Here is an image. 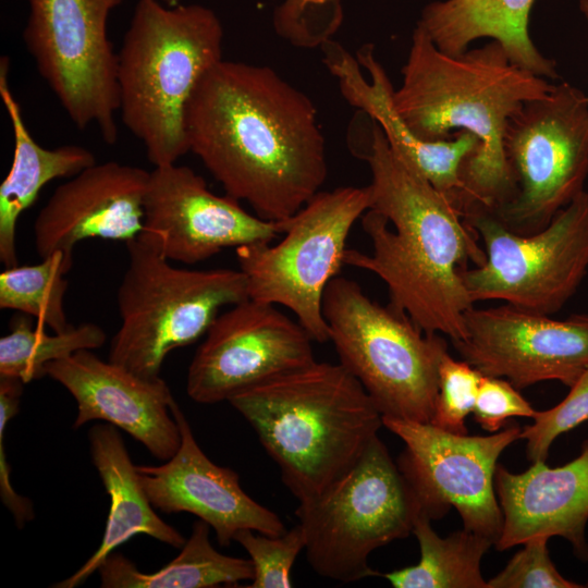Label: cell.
<instances>
[{
    "mask_svg": "<svg viewBox=\"0 0 588 588\" xmlns=\"http://www.w3.org/2000/svg\"><path fill=\"white\" fill-rule=\"evenodd\" d=\"M9 59L0 60V97L11 122L14 152L10 171L0 185V261L17 266L15 232L19 217L56 179H70L96 163L93 151L78 145L53 149L40 146L28 132L22 110L9 86Z\"/></svg>",
    "mask_w": 588,
    "mask_h": 588,
    "instance_id": "cell-24",
    "label": "cell"
},
{
    "mask_svg": "<svg viewBox=\"0 0 588 588\" xmlns=\"http://www.w3.org/2000/svg\"><path fill=\"white\" fill-rule=\"evenodd\" d=\"M413 534L418 540L417 564L380 574L394 588H489L480 564L493 541L463 528L440 537L431 519L419 512Z\"/></svg>",
    "mask_w": 588,
    "mask_h": 588,
    "instance_id": "cell-26",
    "label": "cell"
},
{
    "mask_svg": "<svg viewBox=\"0 0 588 588\" xmlns=\"http://www.w3.org/2000/svg\"><path fill=\"white\" fill-rule=\"evenodd\" d=\"M143 231L169 260L195 265L226 247L271 243L278 222L246 211L240 200L212 193L205 179L176 162L155 167L144 196Z\"/></svg>",
    "mask_w": 588,
    "mask_h": 588,
    "instance_id": "cell-16",
    "label": "cell"
},
{
    "mask_svg": "<svg viewBox=\"0 0 588 588\" xmlns=\"http://www.w3.org/2000/svg\"><path fill=\"white\" fill-rule=\"evenodd\" d=\"M368 186L320 191L295 215L278 222L284 237L236 247L248 298L291 310L311 339L330 341L324 291L344 265L354 223L370 208Z\"/></svg>",
    "mask_w": 588,
    "mask_h": 588,
    "instance_id": "cell-9",
    "label": "cell"
},
{
    "mask_svg": "<svg viewBox=\"0 0 588 588\" xmlns=\"http://www.w3.org/2000/svg\"><path fill=\"white\" fill-rule=\"evenodd\" d=\"M171 412L181 432L177 451L161 465H136L152 506L168 514L196 515L216 531L222 547L229 546L242 529L269 536L284 534L280 517L243 490L237 473L207 457L175 401Z\"/></svg>",
    "mask_w": 588,
    "mask_h": 588,
    "instance_id": "cell-17",
    "label": "cell"
},
{
    "mask_svg": "<svg viewBox=\"0 0 588 588\" xmlns=\"http://www.w3.org/2000/svg\"><path fill=\"white\" fill-rule=\"evenodd\" d=\"M88 441L93 464L110 498L109 515L99 548L74 574L52 585L54 588L84 584L115 548L136 535H147L174 548H182L186 541L155 512L118 428L95 425L88 431Z\"/></svg>",
    "mask_w": 588,
    "mask_h": 588,
    "instance_id": "cell-22",
    "label": "cell"
},
{
    "mask_svg": "<svg viewBox=\"0 0 588 588\" xmlns=\"http://www.w3.org/2000/svg\"><path fill=\"white\" fill-rule=\"evenodd\" d=\"M107 340L101 327L93 322L71 324L53 334L33 327L22 317L10 333L0 339V377L21 379L25 383L45 376V367L76 352L96 350Z\"/></svg>",
    "mask_w": 588,
    "mask_h": 588,
    "instance_id": "cell-27",
    "label": "cell"
},
{
    "mask_svg": "<svg viewBox=\"0 0 588 588\" xmlns=\"http://www.w3.org/2000/svg\"><path fill=\"white\" fill-rule=\"evenodd\" d=\"M320 49L322 62L338 81L344 99L372 119L390 147L463 215L467 199L461 169L478 149V138L468 132H460L445 140L419 138L394 107V88L376 58L373 45L362 46L356 57L333 39L326 41Z\"/></svg>",
    "mask_w": 588,
    "mask_h": 588,
    "instance_id": "cell-18",
    "label": "cell"
},
{
    "mask_svg": "<svg viewBox=\"0 0 588 588\" xmlns=\"http://www.w3.org/2000/svg\"><path fill=\"white\" fill-rule=\"evenodd\" d=\"M535 0H442L428 3L417 24L445 53L458 54L479 38L499 41L517 65L547 79L559 77L554 60L532 42L529 14Z\"/></svg>",
    "mask_w": 588,
    "mask_h": 588,
    "instance_id": "cell-23",
    "label": "cell"
},
{
    "mask_svg": "<svg viewBox=\"0 0 588 588\" xmlns=\"http://www.w3.org/2000/svg\"><path fill=\"white\" fill-rule=\"evenodd\" d=\"M579 7L584 15L588 19V0H580Z\"/></svg>",
    "mask_w": 588,
    "mask_h": 588,
    "instance_id": "cell-36",
    "label": "cell"
},
{
    "mask_svg": "<svg viewBox=\"0 0 588 588\" xmlns=\"http://www.w3.org/2000/svg\"><path fill=\"white\" fill-rule=\"evenodd\" d=\"M552 86L514 63L497 40L449 54L417 24L393 103L421 139H450L457 130L478 138V149L461 169L467 199L464 215L493 213L515 193L503 148L507 122L525 102L546 95Z\"/></svg>",
    "mask_w": 588,
    "mask_h": 588,
    "instance_id": "cell-3",
    "label": "cell"
},
{
    "mask_svg": "<svg viewBox=\"0 0 588 588\" xmlns=\"http://www.w3.org/2000/svg\"><path fill=\"white\" fill-rule=\"evenodd\" d=\"M313 339L275 305L246 299L213 320L187 370L186 392L201 404L315 362Z\"/></svg>",
    "mask_w": 588,
    "mask_h": 588,
    "instance_id": "cell-14",
    "label": "cell"
},
{
    "mask_svg": "<svg viewBox=\"0 0 588 588\" xmlns=\"http://www.w3.org/2000/svg\"><path fill=\"white\" fill-rule=\"evenodd\" d=\"M494 488L503 515L497 550L535 537L560 536L572 544L578 559L588 561V439L579 455L560 467L538 461L515 474L498 464Z\"/></svg>",
    "mask_w": 588,
    "mask_h": 588,
    "instance_id": "cell-21",
    "label": "cell"
},
{
    "mask_svg": "<svg viewBox=\"0 0 588 588\" xmlns=\"http://www.w3.org/2000/svg\"><path fill=\"white\" fill-rule=\"evenodd\" d=\"M347 145L371 174V204L360 220L372 253L347 248L344 265L380 278L389 305L422 331L462 340L465 314L474 306L462 273L469 260L476 267L486 261L476 232L448 197L390 147L365 113L353 119Z\"/></svg>",
    "mask_w": 588,
    "mask_h": 588,
    "instance_id": "cell-2",
    "label": "cell"
},
{
    "mask_svg": "<svg viewBox=\"0 0 588 588\" xmlns=\"http://www.w3.org/2000/svg\"><path fill=\"white\" fill-rule=\"evenodd\" d=\"M224 30L211 9L139 0L118 52L119 111L155 167L188 152L185 110L203 76L223 59Z\"/></svg>",
    "mask_w": 588,
    "mask_h": 588,
    "instance_id": "cell-5",
    "label": "cell"
},
{
    "mask_svg": "<svg viewBox=\"0 0 588 588\" xmlns=\"http://www.w3.org/2000/svg\"><path fill=\"white\" fill-rule=\"evenodd\" d=\"M584 587H588V580L586 581V584H584Z\"/></svg>",
    "mask_w": 588,
    "mask_h": 588,
    "instance_id": "cell-38",
    "label": "cell"
},
{
    "mask_svg": "<svg viewBox=\"0 0 588 588\" xmlns=\"http://www.w3.org/2000/svg\"><path fill=\"white\" fill-rule=\"evenodd\" d=\"M455 351L485 376L517 390L556 380L568 388L588 368V315L552 319L505 304L469 308Z\"/></svg>",
    "mask_w": 588,
    "mask_h": 588,
    "instance_id": "cell-15",
    "label": "cell"
},
{
    "mask_svg": "<svg viewBox=\"0 0 588 588\" xmlns=\"http://www.w3.org/2000/svg\"><path fill=\"white\" fill-rule=\"evenodd\" d=\"M322 311L343 365L363 385L382 417L430 422L439 364L448 345L389 304L370 299L351 279L328 284Z\"/></svg>",
    "mask_w": 588,
    "mask_h": 588,
    "instance_id": "cell-7",
    "label": "cell"
},
{
    "mask_svg": "<svg viewBox=\"0 0 588 588\" xmlns=\"http://www.w3.org/2000/svg\"><path fill=\"white\" fill-rule=\"evenodd\" d=\"M549 538L535 537L524 542L505 567L490 578L489 588H581L565 578L553 564L548 549Z\"/></svg>",
    "mask_w": 588,
    "mask_h": 588,
    "instance_id": "cell-33",
    "label": "cell"
},
{
    "mask_svg": "<svg viewBox=\"0 0 588 588\" xmlns=\"http://www.w3.org/2000/svg\"><path fill=\"white\" fill-rule=\"evenodd\" d=\"M24 383L16 378L0 377V498L19 528L34 518V509L32 501L20 495L11 483L3 439L9 420L19 412Z\"/></svg>",
    "mask_w": 588,
    "mask_h": 588,
    "instance_id": "cell-35",
    "label": "cell"
},
{
    "mask_svg": "<svg viewBox=\"0 0 588 588\" xmlns=\"http://www.w3.org/2000/svg\"><path fill=\"white\" fill-rule=\"evenodd\" d=\"M475 420L489 432L499 431L512 417L536 416L537 411L506 379L482 376L473 409Z\"/></svg>",
    "mask_w": 588,
    "mask_h": 588,
    "instance_id": "cell-34",
    "label": "cell"
},
{
    "mask_svg": "<svg viewBox=\"0 0 588 588\" xmlns=\"http://www.w3.org/2000/svg\"><path fill=\"white\" fill-rule=\"evenodd\" d=\"M210 526L198 519L180 554L152 573H143L122 553L112 552L98 567L102 588H212L236 586L254 578L250 559L217 551L209 539Z\"/></svg>",
    "mask_w": 588,
    "mask_h": 588,
    "instance_id": "cell-25",
    "label": "cell"
},
{
    "mask_svg": "<svg viewBox=\"0 0 588 588\" xmlns=\"http://www.w3.org/2000/svg\"><path fill=\"white\" fill-rule=\"evenodd\" d=\"M168 5H176L180 3L181 0H157Z\"/></svg>",
    "mask_w": 588,
    "mask_h": 588,
    "instance_id": "cell-37",
    "label": "cell"
},
{
    "mask_svg": "<svg viewBox=\"0 0 588 588\" xmlns=\"http://www.w3.org/2000/svg\"><path fill=\"white\" fill-rule=\"evenodd\" d=\"M45 373L75 399L73 428L105 420L127 432L158 460L168 461L177 451L181 432L171 412L175 400L161 377L142 378L88 350L49 363Z\"/></svg>",
    "mask_w": 588,
    "mask_h": 588,
    "instance_id": "cell-19",
    "label": "cell"
},
{
    "mask_svg": "<svg viewBox=\"0 0 588 588\" xmlns=\"http://www.w3.org/2000/svg\"><path fill=\"white\" fill-rule=\"evenodd\" d=\"M342 0H283L272 15L275 33L297 48H320L340 29Z\"/></svg>",
    "mask_w": 588,
    "mask_h": 588,
    "instance_id": "cell-30",
    "label": "cell"
},
{
    "mask_svg": "<svg viewBox=\"0 0 588 588\" xmlns=\"http://www.w3.org/2000/svg\"><path fill=\"white\" fill-rule=\"evenodd\" d=\"M383 427L405 444L396 464L421 513L431 520L455 507L463 528L499 539L503 515L494 488L501 453L520 439L522 428L510 425L490 436L453 433L433 426L382 417Z\"/></svg>",
    "mask_w": 588,
    "mask_h": 588,
    "instance_id": "cell-13",
    "label": "cell"
},
{
    "mask_svg": "<svg viewBox=\"0 0 588 588\" xmlns=\"http://www.w3.org/2000/svg\"><path fill=\"white\" fill-rule=\"evenodd\" d=\"M149 172L117 161L94 163L60 184L34 224L40 258L61 252L73 259L77 243L90 237L127 242L144 229Z\"/></svg>",
    "mask_w": 588,
    "mask_h": 588,
    "instance_id": "cell-20",
    "label": "cell"
},
{
    "mask_svg": "<svg viewBox=\"0 0 588 588\" xmlns=\"http://www.w3.org/2000/svg\"><path fill=\"white\" fill-rule=\"evenodd\" d=\"M254 428L298 501L320 494L383 426L360 382L340 363L313 362L228 401Z\"/></svg>",
    "mask_w": 588,
    "mask_h": 588,
    "instance_id": "cell-4",
    "label": "cell"
},
{
    "mask_svg": "<svg viewBox=\"0 0 588 588\" xmlns=\"http://www.w3.org/2000/svg\"><path fill=\"white\" fill-rule=\"evenodd\" d=\"M72 265L73 259L58 252L36 265L7 268L0 273V307L30 315L54 332L64 331L71 326L64 309L69 286L64 275Z\"/></svg>",
    "mask_w": 588,
    "mask_h": 588,
    "instance_id": "cell-28",
    "label": "cell"
},
{
    "mask_svg": "<svg viewBox=\"0 0 588 588\" xmlns=\"http://www.w3.org/2000/svg\"><path fill=\"white\" fill-rule=\"evenodd\" d=\"M125 243L128 266L117 293L121 326L109 360L155 379L171 351L206 334L223 307L248 299L246 278L240 269L173 267L145 231Z\"/></svg>",
    "mask_w": 588,
    "mask_h": 588,
    "instance_id": "cell-6",
    "label": "cell"
},
{
    "mask_svg": "<svg viewBox=\"0 0 588 588\" xmlns=\"http://www.w3.org/2000/svg\"><path fill=\"white\" fill-rule=\"evenodd\" d=\"M503 148L515 193L492 215L513 232L536 233L585 191L588 97L568 83L553 84L510 118Z\"/></svg>",
    "mask_w": 588,
    "mask_h": 588,
    "instance_id": "cell-10",
    "label": "cell"
},
{
    "mask_svg": "<svg viewBox=\"0 0 588 588\" xmlns=\"http://www.w3.org/2000/svg\"><path fill=\"white\" fill-rule=\"evenodd\" d=\"M185 134L225 194L267 221L295 215L328 175L313 100L268 65H213L188 100Z\"/></svg>",
    "mask_w": 588,
    "mask_h": 588,
    "instance_id": "cell-1",
    "label": "cell"
},
{
    "mask_svg": "<svg viewBox=\"0 0 588 588\" xmlns=\"http://www.w3.org/2000/svg\"><path fill=\"white\" fill-rule=\"evenodd\" d=\"M485 245L486 261L463 271L473 303L500 299L551 316L575 294L588 272V192L583 191L542 230L519 234L492 213L464 217Z\"/></svg>",
    "mask_w": 588,
    "mask_h": 588,
    "instance_id": "cell-11",
    "label": "cell"
},
{
    "mask_svg": "<svg viewBox=\"0 0 588 588\" xmlns=\"http://www.w3.org/2000/svg\"><path fill=\"white\" fill-rule=\"evenodd\" d=\"M295 511L306 558L321 577L351 583L378 575L372 551L413 532L416 498L377 436L358 461Z\"/></svg>",
    "mask_w": 588,
    "mask_h": 588,
    "instance_id": "cell-8",
    "label": "cell"
},
{
    "mask_svg": "<svg viewBox=\"0 0 588 588\" xmlns=\"http://www.w3.org/2000/svg\"><path fill=\"white\" fill-rule=\"evenodd\" d=\"M122 0H27L23 33L39 75L70 120L97 126L115 144L119 111L118 53L108 36L111 11Z\"/></svg>",
    "mask_w": 588,
    "mask_h": 588,
    "instance_id": "cell-12",
    "label": "cell"
},
{
    "mask_svg": "<svg viewBox=\"0 0 588 588\" xmlns=\"http://www.w3.org/2000/svg\"><path fill=\"white\" fill-rule=\"evenodd\" d=\"M248 553L254 566L249 588H290L291 569L302 550L305 536L299 524L281 536H269L252 529L238 530L233 538Z\"/></svg>",
    "mask_w": 588,
    "mask_h": 588,
    "instance_id": "cell-29",
    "label": "cell"
},
{
    "mask_svg": "<svg viewBox=\"0 0 588 588\" xmlns=\"http://www.w3.org/2000/svg\"><path fill=\"white\" fill-rule=\"evenodd\" d=\"M482 373L445 352L439 364V385L430 424L458 434L467 433L465 419L473 413Z\"/></svg>",
    "mask_w": 588,
    "mask_h": 588,
    "instance_id": "cell-31",
    "label": "cell"
},
{
    "mask_svg": "<svg viewBox=\"0 0 588 588\" xmlns=\"http://www.w3.org/2000/svg\"><path fill=\"white\" fill-rule=\"evenodd\" d=\"M588 420V368L569 387L568 394L554 407L537 411L534 422L522 428L527 456L534 463L547 460L553 441Z\"/></svg>",
    "mask_w": 588,
    "mask_h": 588,
    "instance_id": "cell-32",
    "label": "cell"
}]
</instances>
